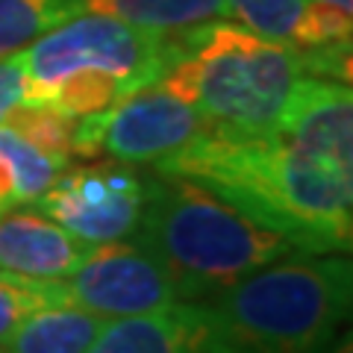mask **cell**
Instances as JSON below:
<instances>
[{
	"instance_id": "cell-19",
	"label": "cell",
	"mask_w": 353,
	"mask_h": 353,
	"mask_svg": "<svg viewBox=\"0 0 353 353\" xmlns=\"http://www.w3.org/2000/svg\"><path fill=\"white\" fill-rule=\"evenodd\" d=\"M24 101V57H0V124Z\"/></svg>"
},
{
	"instance_id": "cell-14",
	"label": "cell",
	"mask_w": 353,
	"mask_h": 353,
	"mask_svg": "<svg viewBox=\"0 0 353 353\" xmlns=\"http://www.w3.org/2000/svg\"><path fill=\"white\" fill-rule=\"evenodd\" d=\"M65 18L68 0H0V57L21 53Z\"/></svg>"
},
{
	"instance_id": "cell-2",
	"label": "cell",
	"mask_w": 353,
	"mask_h": 353,
	"mask_svg": "<svg viewBox=\"0 0 353 353\" xmlns=\"http://www.w3.org/2000/svg\"><path fill=\"white\" fill-rule=\"evenodd\" d=\"M132 236L162 265L176 301L185 303L215 297L265 265L301 253L212 189L159 171L145 176V209Z\"/></svg>"
},
{
	"instance_id": "cell-10",
	"label": "cell",
	"mask_w": 353,
	"mask_h": 353,
	"mask_svg": "<svg viewBox=\"0 0 353 353\" xmlns=\"http://www.w3.org/2000/svg\"><path fill=\"white\" fill-rule=\"evenodd\" d=\"M85 353H224L201 303L109 321Z\"/></svg>"
},
{
	"instance_id": "cell-17",
	"label": "cell",
	"mask_w": 353,
	"mask_h": 353,
	"mask_svg": "<svg viewBox=\"0 0 353 353\" xmlns=\"http://www.w3.org/2000/svg\"><path fill=\"white\" fill-rule=\"evenodd\" d=\"M306 0H227V15L245 30L294 48Z\"/></svg>"
},
{
	"instance_id": "cell-18",
	"label": "cell",
	"mask_w": 353,
	"mask_h": 353,
	"mask_svg": "<svg viewBox=\"0 0 353 353\" xmlns=\"http://www.w3.org/2000/svg\"><path fill=\"white\" fill-rule=\"evenodd\" d=\"M353 41V0H306L294 48H341Z\"/></svg>"
},
{
	"instance_id": "cell-16",
	"label": "cell",
	"mask_w": 353,
	"mask_h": 353,
	"mask_svg": "<svg viewBox=\"0 0 353 353\" xmlns=\"http://www.w3.org/2000/svg\"><path fill=\"white\" fill-rule=\"evenodd\" d=\"M57 303H68L62 280H30L21 274L0 271V341L27 315Z\"/></svg>"
},
{
	"instance_id": "cell-8",
	"label": "cell",
	"mask_w": 353,
	"mask_h": 353,
	"mask_svg": "<svg viewBox=\"0 0 353 353\" xmlns=\"http://www.w3.org/2000/svg\"><path fill=\"white\" fill-rule=\"evenodd\" d=\"M68 303L103 321L162 312L176 303V292L162 265L136 241L92 245L71 277L62 280Z\"/></svg>"
},
{
	"instance_id": "cell-20",
	"label": "cell",
	"mask_w": 353,
	"mask_h": 353,
	"mask_svg": "<svg viewBox=\"0 0 353 353\" xmlns=\"http://www.w3.org/2000/svg\"><path fill=\"white\" fill-rule=\"evenodd\" d=\"M327 353H353V341H350V333H339V339L333 341V347Z\"/></svg>"
},
{
	"instance_id": "cell-11",
	"label": "cell",
	"mask_w": 353,
	"mask_h": 353,
	"mask_svg": "<svg viewBox=\"0 0 353 353\" xmlns=\"http://www.w3.org/2000/svg\"><path fill=\"white\" fill-rule=\"evenodd\" d=\"M68 12L109 15L159 36H185L215 21H230L227 0H68Z\"/></svg>"
},
{
	"instance_id": "cell-5",
	"label": "cell",
	"mask_w": 353,
	"mask_h": 353,
	"mask_svg": "<svg viewBox=\"0 0 353 353\" xmlns=\"http://www.w3.org/2000/svg\"><path fill=\"white\" fill-rule=\"evenodd\" d=\"M303 77L309 74L297 48L256 36L236 21H215L189 32L159 85L194 106L215 130L259 136L280 124Z\"/></svg>"
},
{
	"instance_id": "cell-13",
	"label": "cell",
	"mask_w": 353,
	"mask_h": 353,
	"mask_svg": "<svg viewBox=\"0 0 353 353\" xmlns=\"http://www.w3.org/2000/svg\"><path fill=\"white\" fill-rule=\"evenodd\" d=\"M65 168L68 159L50 157L21 139L12 127L0 124V215L36 203Z\"/></svg>"
},
{
	"instance_id": "cell-7",
	"label": "cell",
	"mask_w": 353,
	"mask_h": 353,
	"mask_svg": "<svg viewBox=\"0 0 353 353\" xmlns=\"http://www.w3.org/2000/svg\"><path fill=\"white\" fill-rule=\"evenodd\" d=\"M85 245H106L136 233L145 209V176L124 162L65 168L32 203Z\"/></svg>"
},
{
	"instance_id": "cell-12",
	"label": "cell",
	"mask_w": 353,
	"mask_h": 353,
	"mask_svg": "<svg viewBox=\"0 0 353 353\" xmlns=\"http://www.w3.org/2000/svg\"><path fill=\"white\" fill-rule=\"evenodd\" d=\"M106 324L74 303L44 306L0 341V353H85Z\"/></svg>"
},
{
	"instance_id": "cell-3",
	"label": "cell",
	"mask_w": 353,
	"mask_h": 353,
	"mask_svg": "<svg viewBox=\"0 0 353 353\" xmlns=\"http://www.w3.org/2000/svg\"><path fill=\"white\" fill-rule=\"evenodd\" d=\"M353 301L347 253H292L197 301L224 353H327Z\"/></svg>"
},
{
	"instance_id": "cell-9",
	"label": "cell",
	"mask_w": 353,
	"mask_h": 353,
	"mask_svg": "<svg viewBox=\"0 0 353 353\" xmlns=\"http://www.w3.org/2000/svg\"><path fill=\"white\" fill-rule=\"evenodd\" d=\"M92 245L59 227L36 206L0 215V271L30 280H65L80 268Z\"/></svg>"
},
{
	"instance_id": "cell-15",
	"label": "cell",
	"mask_w": 353,
	"mask_h": 353,
	"mask_svg": "<svg viewBox=\"0 0 353 353\" xmlns=\"http://www.w3.org/2000/svg\"><path fill=\"white\" fill-rule=\"evenodd\" d=\"M3 124L12 127L21 139H27L30 145H36L39 150L71 162L77 118L59 112V109H50V106L21 103L12 109V115H9Z\"/></svg>"
},
{
	"instance_id": "cell-6",
	"label": "cell",
	"mask_w": 353,
	"mask_h": 353,
	"mask_svg": "<svg viewBox=\"0 0 353 353\" xmlns=\"http://www.w3.org/2000/svg\"><path fill=\"white\" fill-rule=\"evenodd\" d=\"M209 130L194 106L153 83L103 112L77 118V157H109L124 165H157Z\"/></svg>"
},
{
	"instance_id": "cell-1",
	"label": "cell",
	"mask_w": 353,
	"mask_h": 353,
	"mask_svg": "<svg viewBox=\"0 0 353 353\" xmlns=\"http://www.w3.org/2000/svg\"><path fill=\"white\" fill-rule=\"evenodd\" d=\"M212 189L306 253H347L353 239V94L347 83L303 77L280 124L209 130L153 165Z\"/></svg>"
},
{
	"instance_id": "cell-4",
	"label": "cell",
	"mask_w": 353,
	"mask_h": 353,
	"mask_svg": "<svg viewBox=\"0 0 353 353\" xmlns=\"http://www.w3.org/2000/svg\"><path fill=\"white\" fill-rule=\"evenodd\" d=\"M185 36L80 12L39 36L24 57V101L85 118L162 80L185 48Z\"/></svg>"
}]
</instances>
